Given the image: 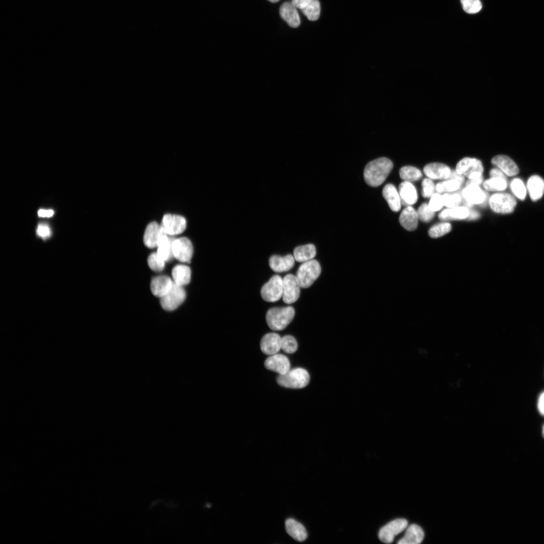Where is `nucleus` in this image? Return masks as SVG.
Instances as JSON below:
<instances>
[{
    "label": "nucleus",
    "instance_id": "32",
    "mask_svg": "<svg viewBox=\"0 0 544 544\" xmlns=\"http://www.w3.org/2000/svg\"><path fill=\"white\" fill-rule=\"evenodd\" d=\"M301 10L308 20L315 21L318 19L320 15V6L319 2L318 0H312L306 7Z\"/></svg>",
    "mask_w": 544,
    "mask_h": 544
},
{
    "label": "nucleus",
    "instance_id": "20",
    "mask_svg": "<svg viewBox=\"0 0 544 544\" xmlns=\"http://www.w3.org/2000/svg\"><path fill=\"white\" fill-rule=\"evenodd\" d=\"M382 195L387 201L390 209L397 212L401 208V198L395 187L392 184H387L383 188Z\"/></svg>",
    "mask_w": 544,
    "mask_h": 544
},
{
    "label": "nucleus",
    "instance_id": "9",
    "mask_svg": "<svg viewBox=\"0 0 544 544\" xmlns=\"http://www.w3.org/2000/svg\"><path fill=\"white\" fill-rule=\"evenodd\" d=\"M407 524V521L403 518L393 520L380 529L378 537L384 543H391L394 540V536L404 530Z\"/></svg>",
    "mask_w": 544,
    "mask_h": 544
},
{
    "label": "nucleus",
    "instance_id": "6",
    "mask_svg": "<svg viewBox=\"0 0 544 544\" xmlns=\"http://www.w3.org/2000/svg\"><path fill=\"white\" fill-rule=\"evenodd\" d=\"M186 293L182 286L173 282L170 291L163 297L160 298V304L162 308L167 311L176 309L185 300Z\"/></svg>",
    "mask_w": 544,
    "mask_h": 544
},
{
    "label": "nucleus",
    "instance_id": "21",
    "mask_svg": "<svg viewBox=\"0 0 544 544\" xmlns=\"http://www.w3.org/2000/svg\"><path fill=\"white\" fill-rule=\"evenodd\" d=\"M418 217L415 210L410 206L403 209L399 216V221L405 230L410 231L416 229L418 224Z\"/></svg>",
    "mask_w": 544,
    "mask_h": 544
},
{
    "label": "nucleus",
    "instance_id": "48",
    "mask_svg": "<svg viewBox=\"0 0 544 544\" xmlns=\"http://www.w3.org/2000/svg\"><path fill=\"white\" fill-rule=\"evenodd\" d=\"M483 180V176L472 178H469L466 182V186L470 185H479L482 183Z\"/></svg>",
    "mask_w": 544,
    "mask_h": 544
},
{
    "label": "nucleus",
    "instance_id": "28",
    "mask_svg": "<svg viewBox=\"0 0 544 544\" xmlns=\"http://www.w3.org/2000/svg\"><path fill=\"white\" fill-rule=\"evenodd\" d=\"M173 282L177 285L183 286L188 284L191 279V270L187 265L178 264L172 270Z\"/></svg>",
    "mask_w": 544,
    "mask_h": 544
},
{
    "label": "nucleus",
    "instance_id": "47",
    "mask_svg": "<svg viewBox=\"0 0 544 544\" xmlns=\"http://www.w3.org/2000/svg\"><path fill=\"white\" fill-rule=\"evenodd\" d=\"M312 0H292L291 3L296 8L302 9L306 7Z\"/></svg>",
    "mask_w": 544,
    "mask_h": 544
},
{
    "label": "nucleus",
    "instance_id": "11",
    "mask_svg": "<svg viewBox=\"0 0 544 544\" xmlns=\"http://www.w3.org/2000/svg\"><path fill=\"white\" fill-rule=\"evenodd\" d=\"M173 256L183 262H189L193 252L191 241L186 237L174 239L172 245Z\"/></svg>",
    "mask_w": 544,
    "mask_h": 544
},
{
    "label": "nucleus",
    "instance_id": "25",
    "mask_svg": "<svg viewBox=\"0 0 544 544\" xmlns=\"http://www.w3.org/2000/svg\"><path fill=\"white\" fill-rule=\"evenodd\" d=\"M424 533L419 525L413 524L410 525L404 534L397 543L398 544H419L423 540Z\"/></svg>",
    "mask_w": 544,
    "mask_h": 544
},
{
    "label": "nucleus",
    "instance_id": "41",
    "mask_svg": "<svg viewBox=\"0 0 544 544\" xmlns=\"http://www.w3.org/2000/svg\"><path fill=\"white\" fill-rule=\"evenodd\" d=\"M422 194L424 197H430L434 194L435 187L433 181L431 179L425 178L422 182Z\"/></svg>",
    "mask_w": 544,
    "mask_h": 544
},
{
    "label": "nucleus",
    "instance_id": "43",
    "mask_svg": "<svg viewBox=\"0 0 544 544\" xmlns=\"http://www.w3.org/2000/svg\"><path fill=\"white\" fill-rule=\"evenodd\" d=\"M36 233L40 237L46 239L51 236V231L48 225L40 223L37 228Z\"/></svg>",
    "mask_w": 544,
    "mask_h": 544
},
{
    "label": "nucleus",
    "instance_id": "34",
    "mask_svg": "<svg viewBox=\"0 0 544 544\" xmlns=\"http://www.w3.org/2000/svg\"><path fill=\"white\" fill-rule=\"evenodd\" d=\"M451 230V225L448 223H442L434 225L428 231V234L431 238L440 237L449 233Z\"/></svg>",
    "mask_w": 544,
    "mask_h": 544
},
{
    "label": "nucleus",
    "instance_id": "2",
    "mask_svg": "<svg viewBox=\"0 0 544 544\" xmlns=\"http://www.w3.org/2000/svg\"><path fill=\"white\" fill-rule=\"evenodd\" d=\"M294 316L295 310L292 306L274 307L267 311L266 321L271 329L282 330L291 322Z\"/></svg>",
    "mask_w": 544,
    "mask_h": 544
},
{
    "label": "nucleus",
    "instance_id": "5",
    "mask_svg": "<svg viewBox=\"0 0 544 544\" xmlns=\"http://www.w3.org/2000/svg\"><path fill=\"white\" fill-rule=\"evenodd\" d=\"M262 298L268 302H275L283 297V279L279 275L273 276L261 288Z\"/></svg>",
    "mask_w": 544,
    "mask_h": 544
},
{
    "label": "nucleus",
    "instance_id": "52",
    "mask_svg": "<svg viewBox=\"0 0 544 544\" xmlns=\"http://www.w3.org/2000/svg\"><path fill=\"white\" fill-rule=\"evenodd\" d=\"M435 189L439 193L444 192L442 182L437 183L435 186Z\"/></svg>",
    "mask_w": 544,
    "mask_h": 544
},
{
    "label": "nucleus",
    "instance_id": "7",
    "mask_svg": "<svg viewBox=\"0 0 544 544\" xmlns=\"http://www.w3.org/2000/svg\"><path fill=\"white\" fill-rule=\"evenodd\" d=\"M489 202L493 211L501 214L512 213L516 205L515 199L510 194L505 193L493 194L490 198Z\"/></svg>",
    "mask_w": 544,
    "mask_h": 544
},
{
    "label": "nucleus",
    "instance_id": "26",
    "mask_svg": "<svg viewBox=\"0 0 544 544\" xmlns=\"http://www.w3.org/2000/svg\"><path fill=\"white\" fill-rule=\"evenodd\" d=\"M286 530L289 535L298 541L305 540L307 533L305 527L300 522L293 518H289L285 522Z\"/></svg>",
    "mask_w": 544,
    "mask_h": 544
},
{
    "label": "nucleus",
    "instance_id": "13",
    "mask_svg": "<svg viewBox=\"0 0 544 544\" xmlns=\"http://www.w3.org/2000/svg\"><path fill=\"white\" fill-rule=\"evenodd\" d=\"M265 367L270 371L282 375L290 369V362L284 355L276 354L270 355L264 362Z\"/></svg>",
    "mask_w": 544,
    "mask_h": 544
},
{
    "label": "nucleus",
    "instance_id": "22",
    "mask_svg": "<svg viewBox=\"0 0 544 544\" xmlns=\"http://www.w3.org/2000/svg\"><path fill=\"white\" fill-rule=\"evenodd\" d=\"M161 231V225L155 222L150 223L146 227L144 235V243L150 248L157 247Z\"/></svg>",
    "mask_w": 544,
    "mask_h": 544
},
{
    "label": "nucleus",
    "instance_id": "3",
    "mask_svg": "<svg viewBox=\"0 0 544 544\" xmlns=\"http://www.w3.org/2000/svg\"><path fill=\"white\" fill-rule=\"evenodd\" d=\"M309 373L302 368L290 369L286 373L279 375L277 378V382L280 385L292 389L304 388L309 384Z\"/></svg>",
    "mask_w": 544,
    "mask_h": 544
},
{
    "label": "nucleus",
    "instance_id": "50",
    "mask_svg": "<svg viewBox=\"0 0 544 544\" xmlns=\"http://www.w3.org/2000/svg\"><path fill=\"white\" fill-rule=\"evenodd\" d=\"M537 406L539 413L541 415H544V392H542L539 396Z\"/></svg>",
    "mask_w": 544,
    "mask_h": 544
},
{
    "label": "nucleus",
    "instance_id": "18",
    "mask_svg": "<svg viewBox=\"0 0 544 544\" xmlns=\"http://www.w3.org/2000/svg\"><path fill=\"white\" fill-rule=\"evenodd\" d=\"M425 175L431 179H447L451 173L450 168L440 163H432L426 165L424 168Z\"/></svg>",
    "mask_w": 544,
    "mask_h": 544
},
{
    "label": "nucleus",
    "instance_id": "1",
    "mask_svg": "<svg viewBox=\"0 0 544 544\" xmlns=\"http://www.w3.org/2000/svg\"><path fill=\"white\" fill-rule=\"evenodd\" d=\"M393 163L385 157L378 158L369 162L364 171L366 183L370 186L377 187L386 180L393 168Z\"/></svg>",
    "mask_w": 544,
    "mask_h": 544
},
{
    "label": "nucleus",
    "instance_id": "36",
    "mask_svg": "<svg viewBox=\"0 0 544 544\" xmlns=\"http://www.w3.org/2000/svg\"><path fill=\"white\" fill-rule=\"evenodd\" d=\"M511 188L513 193L519 198L523 200L526 196V190L522 181L518 178L512 180Z\"/></svg>",
    "mask_w": 544,
    "mask_h": 544
},
{
    "label": "nucleus",
    "instance_id": "49",
    "mask_svg": "<svg viewBox=\"0 0 544 544\" xmlns=\"http://www.w3.org/2000/svg\"><path fill=\"white\" fill-rule=\"evenodd\" d=\"M53 214L54 211L52 210L40 209L38 211V215L40 217H50Z\"/></svg>",
    "mask_w": 544,
    "mask_h": 544
},
{
    "label": "nucleus",
    "instance_id": "33",
    "mask_svg": "<svg viewBox=\"0 0 544 544\" xmlns=\"http://www.w3.org/2000/svg\"><path fill=\"white\" fill-rule=\"evenodd\" d=\"M483 186L489 191L503 190L507 187V180L501 178L492 177L485 181Z\"/></svg>",
    "mask_w": 544,
    "mask_h": 544
},
{
    "label": "nucleus",
    "instance_id": "35",
    "mask_svg": "<svg viewBox=\"0 0 544 544\" xmlns=\"http://www.w3.org/2000/svg\"><path fill=\"white\" fill-rule=\"evenodd\" d=\"M298 348V344L294 337L286 335L282 337L281 349L286 353L293 354Z\"/></svg>",
    "mask_w": 544,
    "mask_h": 544
},
{
    "label": "nucleus",
    "instance_id": "39",
    "mask_svg": "<svg viewBox=\"0 0 544 544\" xmlns=\"http://www.w3.org/2000/svg\"><path fill=\"white\" fill-rule=\"evenodd\" d=\"M148 263L150 268L155 271H160L165 267V261L158 256L157 252L152 253L149 255Z\"/></svg>",
    "mask_w": 544,
    "mask_h": 544
},
{
    "label": "nucleus",
    "instance_id": "19",
    "mask_svg": "<svg viewBox=\"0 0 544 544\" xmlns=\"http://www.w3.org/2000/svg\"><path fill=\"white\" fill-rule=\"evenodd\" d=\"M491 162L508 176H514L519 172L517 165L507 156L503 155L496 156L492 158Z\"/></svg>",
    "mask_w": 544,
    "mask_h": 544
},
{
    "label": "nucleus",
    "instance_id": "27",
    "mask_svg": "<svg viewBox=\"0 0 544 544\" xmlns=\"http://www.w3.org/2000/svg\"><path fill=\"white\" fill-rule=\"evenodd\" d=\"M527 187L531 199L536 201L544 193V180L538 175H533L529 178Z\"/></svg>",
    "mask_w": 544,
    "mask_h": 544
},
{
    "label": "nucleus",
    "instance_id": "31",
    "mask_svg": "<svg viewBox=\"0 0 544 544\" xmlns=\"http://www.w3.org/2000/svg\"><path fill=\"white\" fill-rule=\"evenodd\" d=\"M399 176L403 180L411 182L420 179L422 177V173L415 167L405 166L399 170Z\"/></svg>",
    "mask_w": 544,
    "mask_h": 544
},
{
    "label": "nucleus",
    "instance_id": "16",
    "mask_svg": "<svg viewBox=\"0 0 544 544\" xmlns=\"http://www.w3.org/2000/svg\"><path fill=\"white\" fill-rule=\"evenodd\" d=\"M173 284V282L167 276H157L151 282V290L153 295L161 298L170 291Z\"/></svg>",
    "mask_w": 544,
    "mask_h": 544
},
{
    "label": "nucleus",
    "instance_id": "8",
    "mask_svg": "<svg viewBox=\"0 0 544 544\" xmlns=\"http://www.w3.org/2000/svg\"><path fill=\"white\" fill-rule=\"evenodd\" d=\"M456 172L469 178L483 176L484 168L482 162L475 158L465 157L457 164Z\"/></svg>",
    "mask_w": 544,
    "mask_h": 544
},
{
    "label": "nucleus",
    "instance_id": "12",
    "mask_svg": "<svg viewBox=\"0 0 544 544\" xmlns=\"http://www.w3.org/2000/svg\"><path fill=\"white\" fill-rule=\"evenodd\" d=\"M161 225L168 235L173 236L181 234L185 230L186 221L181 216L166 214L163 218Z\"/></svg>",
    "mask_w": 544,
    "mask_h": 544
},
{
    "label": "nucleus",
    "instance_id": "51",
    "mask_svg": "<svg viewBox=\"0 0 544 544\" xmlns=\"http://www.w3.org/2000/svg\"><path fill=\"white\" fill-rule=\"evenodd\" d=\"M480 217V214L477 211H469V215L467 218L469 220H473L478 219Z\"/></svg>",
    "mask_w": 544,
    "mask_h": 544
},
{
    "label": "nucleus",
    "instance_id": "38",
    "mask_svg": "<svg viewBox=\"0 0 544 544\" xmlns=\"http://www.w3.org/2000/svg\"><path fill=\"white\" fill-rule=\"evenodd\" d=\"M463 9L468 14L479 12L482 6L480 0H460Z\"/></svg>",
    "mask_w": 544,
    "mask_h": 544
},
{
    "label": "nucleus",
    "instance_id": "37",
    "mask_svg": "<svg viewBox=\"0 0 544 544\" xmlns=\"http://www.w3.org/2000/svg\"><path fill=\"white\" fill-rule=\"evenodd\" d=\"M434 212L426 203L422 204L417 212L418 218L424 222H430L434 217Z\"/></svg>",
    "mask_w": 544,
    "mask_h": 544
},
{
    "label": "nucleus",
    "instance_id": "14",
    "mask_svg": "<svg viewBox=\"0 0 544 544\" xmlns=\"http://www.w3.org/2000/svg\"><path fill=\"white\" fill-rule=\"evenodd\" d=\"M281 341L282 337L278 333H268L261 339L260 349L264 354L269 356L277 354L281 349Z\"/></svg>",
    "mask_w": 544,
    "mask_h": 544
},
{
    "label": "nucleus",
    "instance_id": "24",
    "mask_svg": "<svg viewBox=\"0 0 544 544\" xmlns=\"http://www.w3.org/2000/svg\"><path fill=\"white\" fill-rule=\"evenodd\" d=\"M399 194L401 203L404 205H412L417 201V190L410 182L404 181L399 184Z\"/></svg>",
    "mask_w": 544,
    "mask_h": 544
},
{
    "label": "nucleus",
    "instance_id": "17",
    "mask_svg": "<svg viewBox=\"0 0 544 544\" xmlns=\"http://www.w3.org/2000/svg\"><path fill=\"white\" fill-rule=\"evenodd\" d=\"M279 13L281 17L292 28L298 27L300 20L296 8L291 3L285 2L280 7Z\"/></svg>",
    "mask_w": 544,
    "mask_h": 544
},
{
    "label": "nucleus",
    "instance_id": "10",
    "mask_svg": "<svg viewBox=\"0 0 544 544\" xmlns=\"http://www.w3.org/2000/svg\"><path fill=\"white\" fill-rule=\"evenodd\" d=\"M301 286L296 276L288 274L283 279V300L288 304L295 302L299 298Z\"/></svg>",
    "mask_w": 544,
    "mask_h": 544
},
{
    "label": "nucleus",
    "instance_id": "30",
    "mask_svg": "<svg viewBox=\"0 0 544 544\" xmlns=\"http://www.w3.org/2000/svg\"><path fill=\"white\" fill-rule=\"evenodd\" d=\"M469 215V210L464 207H456L453 208L445 209L439 214V218L441 220L451 219H463Z\"/></svg>",
    "mask_w": 544,
    "mask_h": 544
},
{
    "label": "nucleus",
    "instance_id": "42",
    "mask_svg": "<svg viewBox=\"0 0 544 544\" xmlns=\"http://www.w3.org/2000/svg\"><path fill=\"white\" fill-rule=\"evenodd\" d=\"M428 205L432 211H439L444 206L442 196L439 193H434L431 197Z\"/></svg>",
    "mask_w": 544,
    "mask_h": 544
},
{
    "label": "nucleus",
    "instance_id": "4",
    "mask_svg": "<svg viewBox=\"0 0 544 544\" xmlns=\"http://www.w3.org/2000/svg\"><path fill=\"white\" fill-rule=\"evenodd\" d=\"M321 270L320 265L315 259L303 262L298 268L296 275L301 287L307 288L311 286L319 277Z\"/></svg>",
    "mask_w": 544,
    "mask_h": 544
},
{
    "label": "nucleus",
    "instance_id": "15",
    "mask_svg": "<svg viewBox=\"0 0 544 544\" xmlns=\"http://www.w3.org/2000/svg\"><path fill=\"white\" fill-rule=\"evenodd\" d=\"M295 259L291 254H288L284 256L274 255L269 259V265L273 271L282 273L292 268L295 264Z\"/></svg>",
    "mask_w": 544,
    "mask_h": 544
},
{
    "label": "nucleus",
    "instance_id": "53",
    "mask_svg": "<svg viewBox=\"0 0 544 544\" xmlns=\"http://www.w3.org/2000/svg\"><path fill=\"white\" fill-rule=\"evenodd\" d=\"M267 1H268L269 2H271V3H277V2H279L280 0H267Z\"/></svg>",
    "mask_w": 544,
    "mask_h": 544
},
{
    "label": "nucleus",
    "instance_id": "44",
    "mask_svg": "<svg viewBox=\"0 0 544 544\" xmlns=\"http://www.w3.org/2000/svg\"><path fill=\"white\" fill-rule=\"evenodd\" d=\"M442 182L444 191L452 192L455 191L461 185L459 182L454 180L447 179V180Z\"/></svg>",
    "mask_w": 544,
    "mask_h": 544
},
{
    "label": "nucleus",
    "instance_id": "40",
    "mask_svg": "<svg viewBox=\"0 0 544 544\" xmlns=\"http://www.w3.org/2000/svg\"><path fill=\"white\" fill-rule=\"evenodd\" d=\"M442 198L444 206L449 208L458 207L461 202V197L458 194H444Z\"/></svg>",
    "mask_w": 544,
    "mask_h": 544
},
{
    "label": "nucleus",
    "instance_id": "54",
    "mask_svg": "<svg viewBox=\"0 0 544 544\" xmlns=\"http://www.w3.org/2000/svg\"><path fill=\"white\" fill-rule=\"evenodd\" d=\"M542 435L543 437L544 438V426H543V429H542Z\"/></svg>",
    "mask_w": 544,
    "mask_h": 544
},
{
    "label": "nucleus",
    "instance_id": "46",
    "mask_svg": "<svg viewBox=\"0 0 544 544\" xmlns=\"http://www.w3.org/2000/svg\"><path fill=\"white\" fill-rule=\"evenodd\" d=\"M490 176L491 178H492V177L501 178L507 180V179L506 178V176H505L504 173L502 170H501L500 169H497V168L492 169L490 171Z\"/></svg>",
    "mask_w": 544,
    "mask_h": 544
},
{
    "label": "nucleus",
    "instance_id": "23",
    "mask_svg": "<svg viewBox=\"0 0 544 544\" xmlns=\"http://www.w3.org/2000/svg\"><path fill=\"white\" fill-rule=\"evenodd\" d=\"M463 197L471 205L482 204L487 199V195L478 185L466 186L462 191Z\"/></svg>",
    "mask_w": 544,
    "mask_h": 544
},
{
    "label": "nucleus",
    "instance_id": "45",
    "mask_svg": "<svg viewBox=\"0 0 544 544\" xmlns=\"http://www.w3.org/2000/svg\"><path fill=\"white\" fill-rule=\"evenodd\" d=\"M447 179L456 180L462 185L464 181V176L458 173L456 170H452L451 171L450 174Z\"/></svg>",
    "mask_w": 544,
    "mask_h": 544
},
{
    "label": "nucleus",
    "instance_id": "29",
    "mask_svg": "<svg viewBox=\"0 0 544 544\" xmlns=\"http://www.w3.org/2000/svg\"><path fill=\"white\" fill-rule=\"evenodd\" d=\"M316 250L312 244L296 247L294 250V257L298 262H304L312 259L316 255Z\"/></svg>",
    "mask_w": 544,
    "mask_h": 544
}]
</instances>
